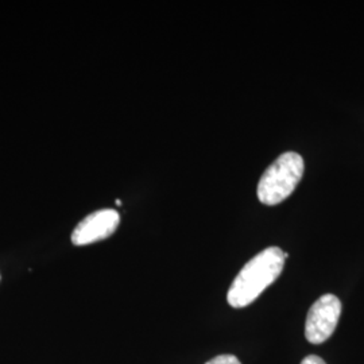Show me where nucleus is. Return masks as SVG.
Returning <instances> with one entry per match:
<instances>
[{
    "instance_id": "obj_1",
    "label": "nucleus",
    "mask_w": 364,
    "mask_h": 364,
    "mask_svg": "<svg viewBox=\"0 0 364 364\" xmlns=\"http://www.w3.org/2000/svg\"><path fill=\"white\" fill-rule=\"evenodd\" d=\"M287 252L279 247H269L257 254L239 272L227 293L228 304L236 308H245L252 304L260 294L281 275Z\"/></svg>"
},
{
    "instance_id": "obj_2",
    "label": "nucleus",
    "mask_w": 364,
    "mask_h": 364,
    "mask_svg": "<svg viewBox=\"0 0 364 364\" xmlns=\"http://www.w3.org/2000/svg\"><path fill=\"white\" fill-rule=\"evenodd\" d=\"M305 170L302 156L287 151L278 156L260 177L258 198L264 205H277L287 200L297 188Z\"/></svg>"
},
{
    "instance_id": "obj_3",
    "label": "nucleus",
    "mask_w": 364,
    "mask_h": 364,
    "mask_svg": "<svg viewBox=\"0 0 364 364\" xmlns=\"http://www.w3.org/2000/svg\"><path fill=\"white\" fill-rule=\"evenodd\" d=\"M341 302L333 294H326L317 299L306 317L305 338L312 344H321L331 338L338 324Z\"/></svg>"
},
{
    "instance_id": "obj_4",
    "label": "nucleus",
    "mask_w": 364,
    "mask_h": 364,
    "mask_svg": "<svg viewBox=\"0 0 364 364\" xmlns=\"http://www.w3.org/2000/svg\"><path fill=\"white\" fill-rule=\"evenodd\" d=\"M120 215L115 209H100L78 223L72 232V242L76 246H87L105 240L117 231Z\"/></svg>"
},
{
    "instance_id": "obj_5",
    "label": "nucleus",
    "mask_w": 364,
    "mask_h": 364,
    "mask_svg": "<svg viewBox=\"0 0 364 364\" xmlns=\"http://www.w3.org/2000/svg\"><path fill=\"white\" fill-rule=\"evenodd\" d=\"M205 364H242L235 355H219Z\"/></svg>"
},
{
    "instance_id": "obj_6",
    "label": "nucleus",
    "mask_w": 364,
    "mask_h": 364,
    "mask_svg": "<svg viewBox=\"0 0 364 364\" xmlns=\"http://www.w3.org/2000/svg\"><path fill=\"white\" fill-rule=\"evenodd\" d=\"M301 364H326L320 356H316V355H309L306 356Z\"/></svg>"
}]
</instances>
